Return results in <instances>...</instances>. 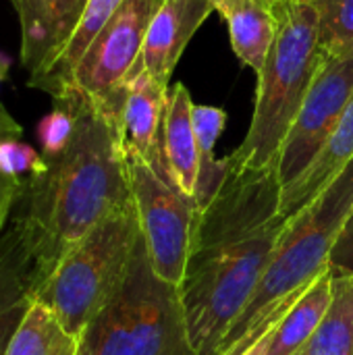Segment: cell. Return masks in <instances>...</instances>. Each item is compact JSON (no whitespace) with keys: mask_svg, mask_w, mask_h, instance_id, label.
I'll list each match as a JSON object with an SVG mask.
<instances>
[{"mask_svg":"<svg viewBox=\"0 0 353 355\" xmlns=\"http://www.w3.org/2000/svg\"><path fill=\"white\" fill-rule=\"evenodd\" d=\"M277 164L250 166L227 156V173L198 210L179 297L196 355H218L225 337L258 289L279 237L281 214Z\"/></svg>","mask_w":353,"mask_h":355,"instance_id":"cell-1","label":"cell"},{"mask_svg":"<svg viewBox=\"0 0 353 355\" xmlns=\"http://www.w3.org/2000/svg\"><path fill=\"white\" fill-rule=\"evenodd\" d=\"M54 98L73 108L77 123L67 150L48 158L46 173L29 177L23 196L21 220L33 254L35 295L73 245L133 202L119 119L75 87Z\"/></svg>","mask_w":353,"mask_h":355,"instance_id":"cell-2","label":"cell"},{"mask_svg":"<svg viewBox=\"0 0 353 355\" xmlns=\"http://www.w3.org/2000/svg\"><path fill=\"white\" fill-rule=\"evenodd\" d=\"M353 208V160L304 210L291 216L250 304L218 355H246L268 335L306 289L329 268V256Z\"/></svg>","mask_w":353,"mask_h":355,"instance_id":"cell-3","label":"cell"},{"mask_svg":"<svg viewBox=\"0 0 353 355\" xmlns=\"http://www.w3.org/2000/svg\"><path fill=\"white\" fill-rule=\"evenodd\" d=\"M273 10L277 37L258 73L252 123L241 146L229 154L256 168L279 162L281 146L325 60L312 2L283 0Z\"/></svg>","mask_w":353,"mask_h":355,"instance_id":"cell-4","label":"cell"},{"mask_svg":"<svg viewBox=\"0 0 353 355\" xmlns=\"http://www.w3.org/2000/svg\"><path fill=\"white\" fill-rule=\"evenodd\" d=\"M141 239L135 202L100 220L58 262L37 291L60 324L81 339L94 318L123 289Z\"/></svg>","mask_w":353,"mask_h":355,"instance_id":"cell-5","label":"cell"},{"mask_svg":"<svg viewBox=\"0 0 353 355\" xmlns=\"http://www.w3.org/2000/svg\"><path fill=\"white\" fill-rule=\"evenodd\" d=\"M79 355H196L179 287L156 277L144 239L123 289L81 335Z\"/></svg>","mask_w":353,"mask_h":355,"instance_id":"cell-6","label":"cell"},{"mask_svg":"<svg viewBox=\"0 0 353 355\" xmlns=\"http://www.w3.org/2000/svg\"><path fill=\"white\" fill-rule=\"evenodd\" d=\"M141 239L158 279L179 287L187 268L198 204L137 156H127Z\"/></svg>","mask_w":353,"mask_h":355,"instance_id":"cell-7","label":"cell"},{"mask_svg":"<svg viewBox=\"0 0 353 355\" xmlns=\"http://www.w3.org/2000/svg\"><path fill=\"white\" fill-rule=\"evenodd\" d=\"M160 2L162 0H125L89 44L64 87H75L89 96L119 119L123 83L141 56L146 31Z\"/></svg>","mask_w":353,"mask_h":355,"instance_id":"cell-8","label":"cell"},{"mask_svg":"<svg viewBox=\"0 0 353 355\" xmlns=\"http://www.w3.org/2000/svg\"><path fill=\"white\" fill-rule=\"evenodd\" d=\"M353 98V44L337 52H325V60L312 87L281 146L279 179L293 183L339 125Z\"/></svg>","mask_w":353,"mask_h":355,"instance_id":"cell-9","label":"cell"},{"mask_svg":"<svg viewBox=\"0 0 353 355\" xmlns=\"http://www.w3.org/2000/svg\"><path fill=\"white\" fill-rule=\"evenodd\" d=\"M166 104L169 85L158 83L148 71L135 64L123 83V104L119 114L123 148L127 156L141 158L158 175L171 181L162 150Z\"/></svg>","mask_w":353,"mask_h":355,"instance_id":"cell-10","label":"cell"},{"mask_svg":"<svg viewBox=\"0 0 353 355\" xmlns=\"http://www.w3.org/2000/svg\"><path fill=\"white\" fill-rule=\"evenodd\" d=\"M212 10V0H162L150 21L141 56L135 64L158 83L169 85L185 46Z\"/></svg>","mask_w":353,"mask_h":355,"instance_id":"cell-11","label":"cell"},{"mask_svg":"<svg viewBox=\"0 0 353 355\" xmlns=\"http://www.w3.org/2000/svg\"><path fill=\"white\" fill-rule=\"evenodd\" d=\"M0 235V355L35 302V270L29 237L21 216Z\"/></svg>","mask_w":353,"mask_h":355,"instance_id":"cell-12","label":"cell"},{"mask_svg":"<svg viewBox=\"0 0 353 355\" xmlns=\"http://www.w3.org/2000/svg\"><path fill=\"white\" fill-rule=\"evenodd\" d=\"M23 29V62L37 77L71 35L83 0H12Z\"/></svg>","mask_w":353,"mask_h":355,"instance_id":"cell-13","label":"cell"},{"mask_svg":"<svg viewBox=\"0 0 353 355\" xmlns=\"http://www.w3.org/2000/svg\"><path fill=\"white\" fill-rule=\"evenodd\" d=\"M353 160V98L339 125L304 173L281 189V214L289 220L314 202Z\"/></svg>","mask_w":353,"mask_h":355,"instance_id":"cell-14","label":"cell"},{"mask_svg":"<svg viewBox=\"0 0 353 355\" xmlns=\"http://www.w3.org/2000/svg\"><path fill=\"white\" fill-rule=\"evenodd\" d=\"M162 150L173 185L193 198L200 168L198 141L193 131V102L183 83L169 87V104L162 123Z\"/></svg>","mask_w":353,"mask_h":355,"instance_id":"cell-15","label":"cell"},{"mask_svg":"<svg viewBox=\"0 0 353 355\" xmlns=\"http://www.w3.org/2000/svg\"><path fill=\"white\" fill-rule=\"evenodd\" d=\"M333 300V275L327 268L256 347L260 355H295L316 333Z\"/></svg>","mask_w":353,"mask_h":355,"instance_id":"cell-16","label":"cell"},{"mask_svg":"<svg viewBox=\"0 0 353 355\" xmlns=\"http://www.w3.org/2000/svg\"><path fill=\"white\" fill-rule=\"evenodd\" d=\"M229 25L235 54L256 73L262 71L277 37V17L264 0H231L218 8Z\"/></svg>","mask_w":353,"mask_h":355,"instance_id":"cell-17","label":"cell"},{"mask_svg":"<svg viewBox=\"0 0 353 355\" xmlns=\"http://www.w3.org/2000/svg\"><path fill=\"white\" fill-rule=\"evenodd\" d=\"M123 2L125 0H85L83 10L67 42L58 48V52L48 62V67L29 83L48 89L52 94L60 92L69 83L73 69L77 67L89 44L96 40V35L104 29V25L112 19V15L119 10Z\"/></svg>","mask_w":353,"mask_h":355,"instance_id":"cell-18","label":"cell"},{"mask_svg":"<svg viewBox=\"0 0 353 355\" xmlns=\"http://www.w3.org/2000/svg\"><path fill=\"white\" fill-rule=\"evenodd\" d=\"M81 339L71 335L56 314L42 302H33L6 355H79Z\"/></svg>","mask_w":353,"mask_h":355,"instance_id":"cell-19","label":"cell"},{"mask_svg":"<svg viewBox=\"0 0 353 355\" xmlns=\"http://www.w3.org/2000/svg\"><path fill=\"white\" fill-rule=\"evenodd\" d=\"M295 355H353V275L333 277L329 312Z\"/></svg>","mask_w":353,"mask_h":355,"instance_id":"cell-20","label":"cell"},{"mask_svg":"<svg viewBox=\"0 0 353 355\" xmlns=\"http://www.w3.org/2000/svg\"><path fill=\"white\" fill-rule=\"evenodd\" d=\"M227 112L216 106H196L193 104V131L198 141V187H196V204L198 210L206 208L216 189L221 187L227 173V158H214V146L225 129Z\"/></svg>","mask_w":353,"mask_h":355,"instance_id":"cell-21","label":"cell"},{"mask_svg":"<svg viewBox=\"0 0 353 355\" xmlns=\"http://www.w3.org/2000/svg\"><path fill=\"white\" fill-rule=\"evenodd\" d=\"M322 52H337L353 44V0H312Z\"/></svg>","mask_w":353,"mask_h":355,"instance_id":"cell-22","label":"cell"},{"mask_svg":"<svg viewBox=\"0 0 353 355\" xmlns=\"http://www.w3.org/2000/svg\"><path fill=\"white\" fill-rule=\"evenodd\" d=\"M75 112L71 106L60 104L50 110L40 123H37V139L44 150V158H56L60 156L67 146L71 144V137L75 133Z\"/></svg>","mask_w":353,"mask_h":355,"instance_id":"cell-23","label":"cell"},{"mask_svg":"<svg viewBox=\"0 0 353 355\" xmlns=\"http://www.w3.org/2000/svg\"><path fill=\"white\" fill-rule=\"evenodd\" d=\"M48 160L40 156L29 144L19 139H0V173L10 177H37L46 173Z\"/></svg>","mask_w":353,"mask_h":355,"instance_id":"cell-24","label":"cell"},{"mask_svg":"<svg viewBox=\"0 0 353 355\" xmlns=\"http://www.w3.org/2000/svg\"><path fill=\"white\" fill-rule=\"evenodd\" d=\"M329 270L333 277H352L353 275V208L331 250Z\"/></svg>","mask_w":353,"mask_h":355,"instance_id":"cell-25","label":"cell"},{"mask_svg":"<svg viewBox=\"0 0 353 355\" xmlns=\"http://www.w3.org/2000/svg\"><path fill=\"white\" fill-rule=\"evenodd\" d=\"M25 189H27V183L21 177H10V175L0 173V231L6 225L15 202L25 196Z\"/></svg>","mask_w":353,"mask_h":355,"instance_id":"cell-26","label":"cell"},{"mask_svg":"<svg viewBox=\"0 0 353 355\" xmlns=\"http://www.w3.org/2000/svg\"><path fill=\"white\" fill-rule=\"evenodd\" d=\"M8 67H10V60H8L4 54H0V81H4V79H6Z\"/></svg>","mask_w":353,"mask_h":355,"instance_id":"cell-27","label":"cell"},{"mask_svg":"<svg viewBox=\"0 0 353 355\" xmlns=\"http://www.w3.org/2000/svg\"><path fill=\"white\" fill-rule=\"evenodd\" d=\"M227 2H231V0H212V4H214V10H218L221 6H225Z\"/></svg>","mask_w":353,"mask_h":355,"instance_id":"cell-28","label":"cell"},{"mask_svg":"<svg viewBox=\"0 0 353 355\" xmlns=\"http://www.w3.org/2000/svg\"><path fill=\"white\" fill-rule=\"evenodd\" d=\"M246 355H260V354H258V347L254 345V347H252V349H250V352H248Z\"/></svg>","mask_w":353,"mask_h":355,"instance_id":"cell-29","label":"cell"},{"mask_svg":"<svg viewBox=\"0 0 353 355\" xmlns=\"http://www.w3.org/2000/svg\"><path fill=\"white\" fill-rule=\"evenodd\" d=\"M264 2H268V4L273 6V4H277V2H283V0H264Z\"/></svg>","mask_w":353,"mask_h":355,"instance_id":"cell-30","label":"cell"},{"mask_svg":"<svg viewBox=\"0 0 353 355\" xmlns=\"http://www.w3.org/2000/svg\"><path fill=\"white\" fill-rule=\"evenodd\" d=\"M306 2H312V0H306Z\"/></svg>","mask_w":353,"mask_h":355,"instance_id":"cell-31","label":"cell"},{"mask_svg":"<svg viewBox=\"0 0 353 355\" xmlns=\"http://www.w3.org/2000/svg\"><path fill=\"white\" fill-rule=\"evenodd\" d=\"M83 4H85V0H83Z\"/></svg>","mask_w":353,"mask_h":355,"instance_id":"cell-32","label":"cell"}]
</instances>
